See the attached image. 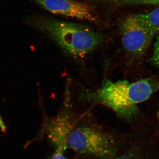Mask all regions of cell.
<instances>
[{"label":"cell","instance_id":"cell-1","mask_svg":"<svg viewBox=\"0 0 159 159\" xmlns=\"http://www.w3.org/2000/svg\"><path fill=\"white\" fill-rule=\"evenodd\" d=\"M159 91V81L144 79L135 82L112 81L105 79L94 90L85 91L81 95L89 102L104 105L122 118H128L135 112L137 104Z\"/></svg>","mask_w":159,"mask_h":159},{"label":"cell","instance_id":"cell-2","mask_svg":"<svg viewBox=\"0 0 159 159\" xmlns=\"http://www.w3.org/2000/svg\"><path fill=\"white\" fill-rule=\"evenodd\" d=\"M39 26L65 53L76 60L85 58L106 40L103 33L79 24L50 19L41 21Z\"/></svg>","mask_w":159,"mask_h":159},{"label":"cell","instance_id":"cell-3","mask_svg":"<svg viewBox=\"0 0 159 159\" xmlns=\"http://www.w3.org/2000/svg\"><path fill=\"white\" fill-rule=\"evenodd\" d=\"M67 146L77 152L101 159L112 158L117 152L116 143L112 137L90 126L73 127L69 135Z\"/></svg>","mask_w":159,"mask_h":159},{"label":"cell","instance_id":"cell-4","mask_svg":"<svg viewBox=\"0 0 159 159\" xmlns=\"http://www.w3.org/2000/svg\"><path fill=\"white\" fill-rule=\"evenodd\" d=\"M119 27L125 56L130 62L138 60L146 52L155 35L141 24L135 14L122 20Z\"/></svg>","mask_w":159,"mask_h":159},{"label":"cell","instance_id":"cell-5","mask_svg":"<svg viewBox=\"0 0 159 159\" xmlns=\"http://www.w3.org/2000/svg\"><path fill=\"white\" fill-rule=\"evenodd\" d=\"M43 8L55 14L91 21H97L94 10L86 3L72 0H36Z\"/></svg>","mask_w":159,"mask_h":159},{"label":"cell","instance_id":"cell-6","mask_svg":"<svg viewBox=\"0 0 159 159\" xmlns=\"http://www.w3.org/2000/svg\"><path fill=\"white\" fill-rule=\"evenodd\" d=\"M73 128L72 115L68 109H65L55 118L48 121L44 130L55 150L65 152L68 148L67 140Z\"/></svg>","mask_w":159,"mask_h":159},{"label":"cell","instance_id":"cell-7","mask_svg":"<svg viewBox=\"0 0 159 159\" xmlns=\"http://www.w3.org/2000/svg\"><path fill=\"white\" fill-rule=\"evenodd\" d=\"M141 24L155 35L159 33V7L150 12L135 14Z\"/></svg>","mask_w":159,"mask_h":159},{"label":"cell","instance_id":"cell-8","mask_svg":"<svg viewBox=\"0 0 159 159\" xmlns=\"http://www.w3.org/2000/svg\"><path fill=\"white\" fill-rule=\"evenodd\" d=\"M123 5H159V0H121Z\"/></svg>","mask_w":159,"mask_h":159},{"label":"cell","instance_id":"cell-9","mask_svg":"<svg viewBox=\"0 0 159 159\" xmlns=\"http://www.w3.org/2000/svg\"><path fill=\"white\" fill-rule=\"evenodd\" d=\"M140 152L137 148L131 149L126 152L115 159H142Z\"/></svg>","mask_w":159,"mask_h":159},{"label":"cell","instance_id":"cell-10","mask_svg":"<svg viewBox=\"0 0 159 159\" xmlns=\"http://www.w3.org/2000/svg\"><path fill=\"white\" fill-rule=\"evenodd\" d=\"M150 60L153 65L159 68V36L154 43L153 53Z\"/></svg>","mask_w":159,"mask_h":159},{"label":"cell","instance_id":"cell-11","mask_svg":"<svg viewBox=\"0 0 159 159\" xmlns=\"http://www.w3.org/2000/svg\"><path fill=\"white\" fill-rule=\"evenodd\" d=\"M64 153L62 151L55 150L50 159H67L65 157Z\"/></svg>","mask_w":159,"mask_h":159},{"label":"cell","instance_id":"cell-12","mask_svg":"<svg viewBox=\"0 0 159 159\" xmlns=\"http://www.w3.org/2000/svg\"><path fill=\"white\" fill-rule=\"evenodd\" d=\"M6 130H7V128L0 116V131L3 133H5Z\"/></svg>","mask_w":159,"mask_h":159},{"label":"cell","instance_id":"cell-13","mask_svg":"<svg viewBox=\"0 0 159 159\" xmlns=\"http://www.w3.org/2000/svg\"><path fill=\"white\" fill-rule=\"evenodd\" d=\"M157 118L159 123V107L158 110L157 114Z\"/></svg>","mask_w":159,"mask_h":159}]
</instances>
